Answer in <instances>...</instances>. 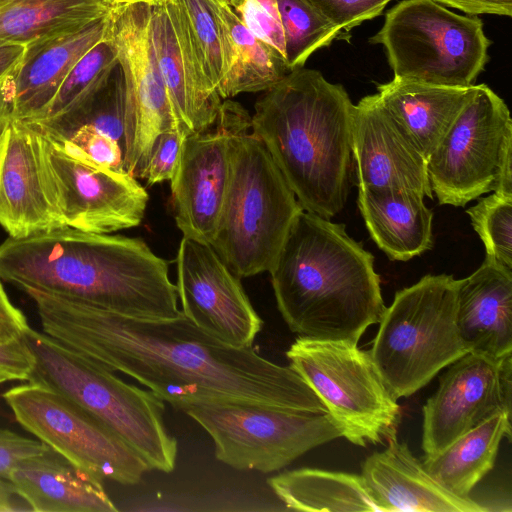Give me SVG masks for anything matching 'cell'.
Segmentation results:
<instances>
[{"instance_id":"cell-6","label":"cell","mask_w":512,"mask_h":512,"mask_svg":"<svg viewBox=\"0 0 512 512\" xmlns=\"http://www.w3.org/2000/svg\"><path fill=\"white\" fill-rule=\"evenodd\" d=\"M230 140V176L213 249L240 279L269 271L303 208L264 144L249 130Z\"/></svg>"},{"instance_id":"cell-41","label":"cell","mask_w":512,"mask_h":512,"mask_svg":"<svg viewBox=\"0 0 512 512\" xmlns=\"http://www.w3.org/2000/svg\"><path fill=\"white\" fill-rule=\"evenodd\" d=\"M29 328L25 315L12 304L0 282V343L23 340Z\"/></svg>"},{"instance_id":"cell-17","label":"cell","mask_w":512,"mask_h":512,"mask_svg":"<svg viewBox=\"0 0 512 512\" xmlns=\"http://www.w3.org/2000/svg\"><path fill=\"white\" fill-rule=\"evenodd\" d=\"M181 312L201 330L234 346L250 347L263 321L237 277L205 242L183 237L176 257Z\"/></svg>"},{"instance_id":"cell-7","label":"cell","mask_w":512,"mask_h":512,"mask_svg":"<svg viewBox=\"0 0 512 512\" xmlns=\"http://www.w3.org/2000/svg\"><path fill=\"white\" fill-rule=\"evenodd\" d=\"M456 288L452 275H426L385 308L369 354L394 399L413 395L470 352L456 323Z\"/></svg>"},{"instance_id":"cell-31","label":"cell","mask_w":512,"mask_h":512,"mask_svg":"<svg viewBox=\"0 0 512 512\" xmlns=\"http://www.w3.org/2000/svg\"><path fill=\"white\" fill-rule=\"evenodd\" d=\"M277 3L290 71L304 67L315 51L329 46L342 32L308 0H277Z\"/></svg>"},{"instance_id":"cell-49","label":"cell","mask_w":512,"mask_h":512,"mask_svg":"<svg viewBox=\"0 0 512 512\" xmlns=\"http://www.w3.org/2000/svg\"><path fill=\"white\" fill-rule=\"evenodd\" d=\"M3 382H4V380L0 378V383H3Z\"/></svg>"},{"instance_id":"cell-30","label":"cell","mask_w":512,"mask_h":512,"mask_svg":"<svg viewBox=\"0 0 512 512\" xmlns=\"http://www.w3.org/2000/svg\"><path fill=\"white\" fill-rule=\"evenodd\" d=\"M267 483L288 510L379 512L361 475L299 468L274 475Z\"/></svg>"},{"instance_id":"cell-33","label":"cell","mask_w":512,"mask_h":512,"mask_svg":"<svg viewBox=\"0 0 512 512\" xmlns=\"http://www.w3.org/2000/svg\"><path fill=\"white\" fill-rule=\"evenodd\" d=\"M486 256L512 269V195L493 192L466 210Z\"/></svg>"},{"instance_id":"cell-28","label":"cell","mask_w":512,"mask_h":512,"mask_svg":"<svg viewBox=\"0 0 512 512\" xmlns=\"http://www.w3.org/2000/svg\"><path fill=\"white\" fill-rule=\"evenodd\" d=\"M511 437V410L500 411L422 462L446 490L470 498L475 485L494 466L503 438Z\"/></svg>"},{"instance_id":"cell-25","label":"cell","mask_w":512,"mask_h":512,"mask_svg":"<svg viewBox=\"0 0 512 512\" xmlns=\"http://www.w3.org/2000/svg\"><path fill=\"white\" fill-rule=\"evenodd\" d=\"M386 109L428 161L475 90L394 77L377 86Z\"/></svg>"},{"instance_id":"cell-21","label":"cell","mask_w":512,"mask_h":512,"mask_svg":"<svg viewBox=\"0 0 512 512\" xmlns=\"http://www.w3.org/2000/svg\"><path fill=\"white\" fill-rule=\"evenodd\" d=\"M384 451L362 465L361 477L379 512H484L471 498L458 497L441 486L410 451L396 431Z\"/></svg>"},{"instance_id":"cell-48","label":"cell","mask_w":512,"mask_h":512,"mask_svg":"<svg viewBox=\"0 0 512 512\" xmlns=\"http://www.w3.org/2000/svg\"><path fill=\"white\" fill-rule=\"evenodd\" d=\"M1 151H2V141L0 142V157H1Z\"/></svg>"},{"instance_id":"cell-29","label":"cell","mask_w":512,"mask_h":512,"mask_svg":"<svg viewBox=\"0 0 512 512\" xmlns=\"http://www.w3.org/2000/svg\"><path fill=\"white\" fill-rule=\"evenodd\" d=\"M106 0H0V43L28 46L106 17Z\"/></svg>"},{"instance_id":"cell-19","label":"cell","mask_w":512,"mask_h":512,"mask_svg":"<svg viewBox=\"0 0 512 512\" xmlns=\"http://www.w3.org/2000/svg\"><path fill=\"white\" fill-rule=\"evenodd\" d=\"M0 225L13 238L66 227L47 181L40 132L25 121L12 119L2 140Z\"/></svg>"},{"instance_id":"cell-38","label":"cell","mask_w":512,"mask_h":512,"mask_svg":"<svg viewBox=\"0 0 512 512\" xmlns=\"http://www.w3.org/2000/svg\"><path fill=\"white\" fill-rule=\"evenodd\" d=\"M61 141L71 143L100 166L125 171L121 144L91 126H82L69 138Z\"/></svg>"},{"instance_id":"cell-22","label":"cell","mask_w":512,"mask_h":512,"mask_svg":"<svg viewBox=\"0 0 512 512\" xmlns=\"http://www.w3.org/2000/svg\"><path fill=\"white\" fill-rule=\"evenodd\" d=\"M456 323L470 352L494 358L512 353V269L486 256L457 280Z\"/></svg>"},{"instance_id":"cell-26","label":"cell","mask_w":512,"mask_h":512,"mask_svg":"<svg viewBox=\"0 0 512 512\" xmlns=\"http://www.w3.org/2000/svg\"><path fill=\"white\" fill-rule=\"evenodd\" d=\"M358 207L377 246L391 259L408 261L433 246V212L412 190L358 188Z\"/></svg>"},{"instance_id":"cell-46","label":"cell","mask_w":512,"mask_h":512,"mask_svg":"<svg viewBox=\"0 0 512 512\" xmlns=\"http://www.w3.org/2000/svg\"><path fill=\"white\" fill-rule=\"evenodd\" d=\"M167 1L168 0H114L113 6L122 4H146L149 6H156L163 4Z\"/></svg>"},{"instance_id":"cell-14","label":"cell","mask_w":512,"mask_h":512,"mask_svg":"<svg viewBox=\"0 0 512 512\" xmlns=\"http://www.w3.org/2000/svg\"><path fill=\"white\" fill-rule=\"evenodd\" d=\"M39 132L47 181L66 227L109 234L142 222L149 196L134 176L100 166L71 143Z\"/></svg>"},{"instance_id":"cell-16","label":"cell","mask_w":512,"mask_h":512,"mask_svg":"<svg viewBox=\"0 0 512 512\" xmlns=\"http://www.w3.org/2000/svg\"><path fill=\"white\" fill-rule=\"evenodd\" d=\"M448 367L422 409L426 456L444 450L494 414L511 410L512 353L494 358L468 352Z\"/></svg>"},{"instance_id":"cell-47","label":"cell","mask_w":512,"mask_h":512,"mask_svg":"<svg viewBox=\"0 0 512 512\" xmlns=\"http://www.w3.org/2000/svg\"><path fill=\"white\" fill-rule=\"evenodd\" d=\"M107 3H109L111 5V7L113 6V3H114V0H106Z\"/></svg>"},{"instance_id":"cell-36","label":"cell","mask_w":512,"mask_h":512,"mask_svg":"<svg viewBox=\"0 0 512 512\" xmlns=\"http://www.w3.org/2000/svg\"><path fill=\"white\" fill-rule=\"evenodd\" d=\"M341 31L379 16L391 0H308Z\"/></svg>"},{"instance_id":"cell-11","label":"cell","mask_w":512,"mask_h":512,"mask_svg":"<svg viewBox=\"0 0 512 512\" xmlns=\"http://www.w3.org/2000/svg\"><path fill=\"white\" fill-rule=\"evenodd\" d=\"M184 412L211 437L216 459L237 470L279 471L342 437L327 413L235 403L194 405Z\"/></svg>"},{"instance_id":"cell-43","label":"cell","mask_w":512,"mask_h":512,"mask_svg":"<svg viewBox=\"0 0 512 512\" xmlns=\"http://www.w3.org/2000/svg\"><path fill=\"white\" fill-rule=\"evenodd\" d=\"M26 46L0 43V80L12 76L20 65Z\"/></svg>"},{"instance_id":"cell-40","label":"cell","mask_w":512,"mask_h":512,"mask_svg":"<svg viewBox=\"0 0 512 512\" xmlns=\"http://www.w3.org/2000/svg\"><path fill=\"white\" fill-rule=\"evenodd\" d=\"M33 356L24 340L0 343V378L5 381H28Z\"/></svg>"},{"instance_id":"cell-4","label":"cell","mask_w":512,"mask_h":512,"mask_svg":"<svg viewBox=\"0 0 512 512\" xmlns=\"http://www.w3.org/2000/svg\"><path fill=\"white\" fill-rule=\"evenodd\" d=\"M353 108L342 85L301 67L265 91L251 116V132L302 208L326 219L347 201Z\"/></svg>"},{"instance_id":"cell-9","label":"cell","mask_w":512,"mask_h":512,"mask_svg":"<svg viewBox=\"0 0 512 512\" xmlns=\"http://www.w3.org/2000/svg\"><path fill=\"white\" fill-rule=\"evenodd\" d=\"M286 357L349 442L364 447L396 431L400 407L369 351L348 341L298 336Z\"/></svg>"},{"instance_id":"cell-12","label":"cell","mask_w":512,"mask_h":512,"mask_svg":"<svg viewBox=\"0 0 512 512\" xmlns=\"http://www.w3.org/2000/svg\"><path fill=\"white\" fill-rule=\"evenodd\" d=\"M2 397L24 429L102 480L135 485L150 470L129 444L53 389L27 382L8 389Z\"/></svg>"},{"instance_id":"cell-8","label":"cell","mask_w":512,"mask_h":512,"mask_svg":"<svg viewBox=\"0 0 512 512\" xmlns=\"http://www.w3.org/2000/svg\"><path fill=\"white\" fill-rule=\"evenodd\" d=\"M369 42L383 46L394 77L469 87L489 61L482 20L435 0H403L387 11Z\"/></svg>"},{"instance_id":"cell-37","label":"cell","mask_w":512,"mask_h":512,"mask_svg":"<svg viewBox=\"0 0 512 512\" xmlns=\"http://www.w3.org/2000/svg\"><path fill=\"white\" fill-rule=\"evenodd\" d=\"M185 135L176 129L161 132L155 139L143 178L148 185L170 181L176 171Z\"/></svg>"},{"instance_id":"cell-44","label":"cell","mask_w":512,"mask_h":512,"mask_svg":"<svg viewBox=\"0 0 512 512\" xmlns=\"http://www.w3.org/2000/svg\"><path fill=\"white\" fill-rule=\"evenodd\" d=\"M13 81L12 76L0 80V142L13 119Z\"/></svg>"},{"instance_id":"cell-20","label":"cell","mask_w":512,"mask_h":512,"mask_svg":"<svg viewBox=\"0 0 512 512\" xmlns=\"http://www.w3.org/2000/svg\"><path fill=\"white\" fill-rule=\"evenodd\" d=\"M151 33L179 131L187 136L211 129L222 99L206 80L171 0L152 6Z\"/></svg>"},{"instance_id":"cell-10","label":"cell","mask_w":512,"mask_h":512,"mask_svg":"<svg viewBox=\"0 0 512 512\" xmlns=\"http://www.w3.org/2000/svg\"><path fill=\"white\" fill-rule=\"evenodd\" d=\"M512 120L505 101L475 85L427 161L441 205L462 207L491 191L512 195Z\"/></svg>"},{"instance_id":"cell-13","label":"cell","mask_w":512,"mask_h":512,"mask_svg":"<svg viewBox=\"0 0 512 512\" xmlns=\"http://www.w3.org/2000/svg\"><path fill=\"white\" fill-rule=\"evenodd\" d=\"M151 8L122 4L108 15L107 37L124 76L123 167L135 178H143L156 137L179 131L154 51Z\"/></svg>"},{"instance_id":"cell-23","label":"cell","mask_w":512,"mask_h":512,"mask_svg":"<svg viewBox=\"0 0 512 512\" xmlns=\"http://www.w3.org/2000/svg\"><path fill=\"white\" fill-rule=\"evenodd\" d=\"M108 15L82 29L26 46L12 75L14 120L32 122L44 114L73 66L105 38Z\"/></svg>"},{"instance_id":"cell-5","label":"cell","mask_w":512,"mask_h":512,"mask_svg":"<svg viewBox=\"0 0 512 512\" xmlns=\"http://www.w3.org/2000/svg\"><path fill=\"white\" fill-rule=\"evenodd\" d=\"M24 342L33 356L28 382L48 387L89 412L146 462L150 470H174L178 442L164 421V402L114 372L29 328Z\"/></svg>"},{"instance_id":"cell-42","label":"cell","mask_w":512,"mask_h":512,"mask_svg":"<svg viewBox=\"0 0 512 512\" xmlns=\"http://www.w3.org/2000/svg\"><path fill=\"white\" fill-rule=\"evenodd\" d=\"M436 2L456 8L470 15L492 14L512 15V0H435Z\"/></svg>"},{"instance_id":"cell-3","label":"cell","mask_w":512,"mask_h":512,"mask_svg":"<svg viewBox=\"0 0 512 512\" xmlns=\"http://www.w3.org/2000/svg\"><path fill=\"white\" fill-rule=\"evenodd\" d=\"M268 272L277 308L300 337L358 344L386 308L373 255L345 225L304 209Z\"/></svg>"},{"instance_id":"cell-35","label":"cell","mask_w":512,"mask_h":512,"mask_svg":"<svg viewBox=\"0 0 512 512\" xmlns=\"http://www.w3.org/2000/svg\"><path fill=\"white\" fill-rule=\"evenodd\" d=\"M226 1L256 37L272 46L286 59L284 31L277 0Z\"/></svg>"},{"instance_id":"cell-18","label":"cell","mask_w":512,"mask_h":512,"mask_svg":"<svg viewBox=\"0 0 512 512\" xmlns=\"http://www.w3.org/2000/svg\"><path fill=\"white\" fill-rule=\"evenodd\" d=\"M352 155L358 188L412 190L433 198L427 159L383 105L378 94L354 104Z\"/></svg>"},{"instance_id":"cell-27","label":"cell","mask_w":512,"mask_h":512,"mask_svg":"<svg viewBox=\"0 0 512 512\" xmlns=\"http://www.w3.org/2000/svg\"><path fill=\"white\" fill-rule=\"evenodd\" d=\"M210 1L221 36L223 67L216 88L221 99L274 87L290 72L286 59L256 37L226 0Z\"/></svg>"},{"instance_id":"cell-1","label":"cell","mask_w":512,"mask_h":512,"mask_svg":"<svg viewBox=\"0 0 512 512\" xmlns=\"http://www.w3.org/2000/svg\"><path fill=\"white\" fill-rule=\"evenodd\" d=\"M42 332L114 373H123L181 411L210 403L261 405L326 413L290 366L250 347L228 345L187 319L131 317L27 289Z\"/></svg>"},{"instance_id":"cell-2","label":"cell","mask_w":512,"mask_h":512,"mask_svg":"<svg viewBox=\"0 0 512 512\" xmlns=\"http://www.w3.org/2000/svg\"><path fill=\"white\" fill-rule=\"evenodd\" d=\"M168 268L141 238L70 227L0 244V279L137 318L182 314Z\"/></svg>"},{"instance_id":"cell-15","label":"cell","mask_w":512,"mask_h":512,"mask_svg":"<svg viewBox=\"0 0 512 512\" xmlns=\"http://www.w3.org/2000/svg\"><path fill=\"white\" fill-rule=\"evenodd\" d=\"M250 118L239 103L225 99L211 129L183 138L170 180L175 221L183 237L211 245L229 182L231 136Z\"/></svg>"},{"instance_id":"cell-32","label":"cell","mask_w":512,"mask_h":512,"mask_svg":"<svg viewBox=\"0 0 512 512\" xmlns=\"http://www.w3.org/2000/svg\"><path fill=\"white\" fill-rule=\"evenodd\" d=\"M208 83L217 91L223 59L219 24L210 0H171Z\"/></svg>"},{"instance_id":"cell-39","label":"cell","mask_w":512,"mask_h":512,"mask_svg":"<svg viewBox=\"0 0 512 512\" xmlns=\"http://www.w3.org/2000/svg\"><path fill=\"white\" fill-rule=\"evenodd\" d=\"M48 446L40 440L23 437L0 428V478L7 479L23 460L43 453Z\"/></svg>"},{"instance_id":"cell-24","label":"cell","mask_w":512,"mask_h":512,"mask_svg":"<svg viewBox=\"0 0 512 512\" xmlns=\"http://www.w3.org/2000/svg\"><path fill=\"white\" fill-rule=\"evenodd\" d=\"M8 480L36 512H116L103 480L48 447L21 461Z\"/></svg>"},{"instance_id":"cell-45","label":"cell","mask_w":512,"mask_h":512,"mask_svg":"<svg viewBox=\"0 0 512 512\" xmlns=\"http://www.w3.org/2000/svg\"><path fill=\"white\" fill-rule=\"evenodd\" d=\"M16 498L20 497L15 492L12 483L7 479L0 478V512L26 510L19 506Z\"/></svg>"},{"instance_id":"cell-34","label":"cell","mask_w":512,"mask_h":512,"mask_svg":"<svg viewBox=\"0 0 512 512\" xmlns=\"http://www.w3.org/2000/svg\"><path fill=\"white\" fill-rule=\"evenodd\" d=\"M118 65L115 49L107 37L92 47L70 70L52 102L37 120L52 118L97 83L108 77Z\"/></svg>"}]
</instances>
